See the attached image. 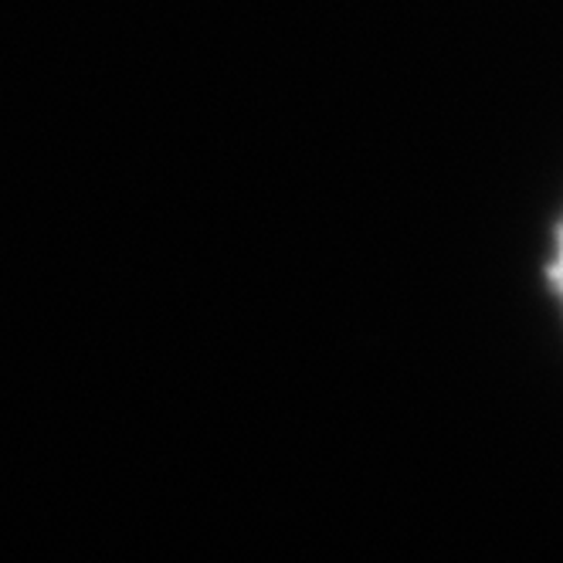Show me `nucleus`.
Instances as JSON below:
<instances>
[{
  "instance_id": "obj_1",
  "label": "nucleus",
  "mask_w": 563,
  "mask_h": 563,
  "mask_svg": "<svg viewBox=\"0 0 563 563\" xmlns=\"http://www.w3.org/2000/svg\"><path fill=\"white\" fill-rule=\"evenodd\" d=\"M560 282H563V255H560Z\"/></svg>"
}]
</instances>
